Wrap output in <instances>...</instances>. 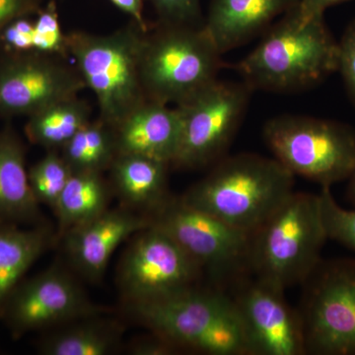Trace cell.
<instances>
[{
	"instance_id": "3957f363",
	"label": "cell",
	"mask_w": 355,
	"mask_h": 355,
	"mask_svg": "<svg viewBox=\"0 0 355 355\" xmlns=\"http://www.w3.org/2000/svg\"><path fill=\"white\" fill-rule=\"evenodd\" d=\"M327 240L319 193L293 191L250 233L248 272L284 289L302 284L323 260Z\"/></svg>"
},
{
	"instance_id": "d4e9b609",
	"label": "cell",
	"mask_w": 355,
	"mask_h": 355,
	"mask_svg": "<svg viewBox=\"0 0 355 355\" xmlns=\"http://www.w3.org/2000/svg\"><path fill=\"white\" fill-rule=\"evenodd\" d=\"M72 172L57 150L49 153L28 170L30 188L39 205L55 209Z\"/></svg>"
},
{
	"instance_id": "9c48e42d",
	"label": "cell",
	"mask_w": 355,
	"mask_h": 355,
	"mask_svg": "<svg viewBox=\"0 0 355 355\" xmlns=\"http://www.w3.org/2000/svg\"><path fill=\"white\" fill-rule=\"evenodd\" d=\"M151 224L171 236L211 277L216 287L233 284L248 272L249 234L193 209L179 200H167L149 216ZM223 289V288H222Z\"/></svg>"
},
{
	"instance_id": "e575fe53",
	"label": "cell",
	"mask_w": 355,
	"mask_h": 355,
	"mask_svg": "<svg viewBox=\"0 0 355 355\" xmlns=\"http://www.w3.org/2000/svg\"><path fill=\"white\" fill-rule=\"evenodd\" d=\"M349 190H347V196H349V198L350 202H352V205L355 207V167L354 171H352V175H350L349 178Z\"/></svg>"
},
{
	"instance_id": "7402d4cb",
	"label": "cell",
	"mask_w": 355,
	"mask_h": 355,
	"mask_svg": "<svg viewBox=\"0 0 355 355\" xmlns=\"http://www.w3.org/2000/svg\"><path fill=\"white\" fill-rule=\"evenodd\" d=\"M109 184L102 173H72L55 205L60 234L92 220L108 210Z\"/></svg>"
},
{
	"instance_id": "5bb4252c",
	"label": "cell",
	"mask_w": 355,
	"mask_h": 355,
	"mask_svg": "<svg viewBox=\"0 0 355 355\" xmlns=\"http://www.w3.org/2000/svg\"><path fill=\"white\" fill-rule=\"evenodd\" d=\"M230 294L241 321L249 355H304L297 311L287 303L286 289L259 277H244Z\"/></svg>"
},
{
	"instance_id": "603a6c76",
	"label": "cell",
	"mask_w": 355,
	"mask_h": 355,
	"mask_svg": "<svg viewBox=\"0 0 355 355\" xmlns=\"http://www.w3.org/2000/svg\"><path fill=\"white\" fill-rule=\"evenodd\" d=\"M90 121V107L77 96L53 103L28 116L25 135L35 146L58 150Z\"/></svg>"
},
{
	"instance_id": "83f0119b",
	"label": "cell",
	"mask_w": 355,
	"mask_h": 355,
	"mask_svg": "<svg viewBox=\"0 0 355 355\" xmlns=\"http://www.w3.org/2000/svg\"><path fill=\"white\" fill-rule=\"evenodd\" d=\"M159 22L202 25L200 0H148Z\"/></svg>"
},
{
	"instance_id": "ffe728a7",
	"label": "cell",
	"mask_w": 355,
	"mask_h": 355,
	"mask_svg": "<svg viewBox=\"0 0 355 355\" xmlns=\"http://www.w3.org/2000/svg\"><path fill=\"white\" fill-rule=\"evenodd\" d=\"M123 328L103 315L84 318L57 328L40 340L44 355H108L118 352Z\"/></svg>"
},
{
	"instance_id": "44dd1931",
	"label": "cell",
	"mask_w": 355,
	"mask_h": 355,
	"mask_svg": "<svg viewBox=\"0 0 355 355\" xmlns=\"http://www.w3.org/2000/svg\"><path fill=\"white\" fill-rule=\"evenodd\" d=\"M169 166L144 156L118 154L110 167L114 190L130 207L154 211L168 200Z\"/></svg>"
},
{
	"instance_id": "f1b7e54d",
	"label": "cell",
	"mask_w": 355,
	"mask_h": 355,
	"mask_svg": "<svg viewBox=\"0 0 355 355\" xmlns=\"http://www.w3.org/2000/svg\"><path fill=\"white\" fill-rule=\"evenodd\" d=\"M34 22L29 17H21L12 21L4 28L0 35L2 53H28L34 51L33 44Z\"/></svg>"
},
{
	"instance_id": "f546056e",
	"label": "cell",
	"mask_w": 355,
	"mask_h": 355,
	"mask_svg": "<svg viewBox=\"0 0 355 355\" xmlns=\"http://www.w3.org/2000/svg\"><path fill=\"white\" fill-rule=\"evenodd\" d=\"M338 42V64L345 88L355 106V20L349 23Z\"/></svg>"
},
{
	"instance_id": "30bf717a",
	"label": "cell",
	"mask_w": 355,
	"mask_h": 355,
	"mask_svg": "<svg viewBox=\"0 0 355 355\" xmlns=\"http://www.w3.org/2000/svg\"><path fill=\"white\" fill-rule=\"evenodd\" d=\"M252 92L244 81L216 79L189 101L178 105L182 133L173 165L202 168L224 157L246 114Z\"/></svg>"
},
{
	"instance_id": "d6986e66",
	"label": "cell",
	"mask_w": 355,
	"mask_h": 355,
	"mask_svg": "<svg viewBox=\"0 0 355 355\" xmlns=\"http://www.w3.org/2000/svg\"><path fill=\"white\" fill-rule=\"evenodd\" d=\"M53 241V230L46 224L20 228L14 223L0 222V316L25 273Z\"/></svg>"
},
{
	"instance_id": "6da1fadb",
	"label": "cell",
	"mask_w": 355,
	"mask_h": 355,
	"mask_svg": "<svg viewBox=\"0 0 355 355\" xmlns=\"http://www.w3.org/2000/svg\"><path fill=\"white\" fill-rule=\"evenodd\" d=\"M338 42L324 15L303 19L297 4L235 69L253 91L286 93L317 85L338 72Z\"/></svg>"
},
{
	"instance_id": "4dcf8cb0",
	"label": "cell",
	"mask_w": 355,
	"mask_h": 355,
	"mask_svg": "<svg viewBox=\"0 0 355 355\" xmlns=\"http://www.w3.org/2000/svg\"><path fill=\"white\" fill-rule=\"evenodd\" d=\"M43 0H0V35L9 23L38 13Z\"/></svg>"
},
{
	"instance_id": "ac0fdd59",
	"label": "cell",
	"mask_w": 355,
	"mask_h": 355,
	"mask_svg": "<svg viewBox=\"0 0 355 355\" xmlns=\"http://www.w3.org/2000/svg\"><path fill=\"white\" fill-rule=\"evenodd\" d=\"M0 222L42 223L28 179L24 146L9 127L0 132Z\"/></svg>"
},
{
	"instance_id": "8fae6325",
	"label": "cell",
	"mask_w": 355,
	"mask_h": 355,
	"mask_svg": "<svg viewBox=\"0 0 355 355\" xmlns=\"http://www.w3.org/2000/svg\"><path fill=\"white\" fill-rule=\"evenodd\" d=\"M202 272L171 236L151 224L121 259L119 286L128 304H139L197 286Z\"/></svg>"
},
{
	"instance_id": "4316f807",
	"label": "cell",
	"mask_w": 355,
	"mask_h": 355,
	"mask_svg": "<svg viewBox=\"0 0 355 355\" xmlns=\"http://www.w3.org/2000/svg\"><path fill=\"white\" fill-rule=\"evenodd\" d=\"M37 15L33 36L34 51L69 58L67 34L60 27L55 0L42 7Z\"/></svg>"
},
{
	"instance_id": "9a60e30c",
	"label": "cell",
	"mask_w": 355,
	"mask_h": 355,
	"mask_svg": "<svg viewBox=\"0 0 355 355\" xmlns=\"http://www.w3.org/2000/svg\"><path fill=\"white\" fill-rule=\"evenodd\" d=\"M151 225L149 216L125 209L106 210L101 216L65 233L70 263L89 282H99L110 259L121 243Z\"/></svg>"
},
{
	"instance_id": "836d02e7",
	"label": "cell",
	"mask_w": 355,
	"mask_h": 355,
	"mask_svg": "<svg viewBox=\"0 0 355 355\" xmlns=\"http://www.w3.org/2000/svg\"><path fill=\"white\" fill-rule=\"evenodd\" d=\"M116 8L128 14L133 22L137 23L144 31H148V26L144 19V1L142 0H110Z\"/></svg>"
},
{
	"instance_id": "e0dca14e",
	"label": "cell",
	"mask_w": 355,
	"mask_h": 355,
	"mask_svg": "<svg viewBox=\"0 0 355 355\" xmlns=\"http://www.w3.org/2000/svg\"><path fill=\"white\" fill-rule=\"evenodd\" d=\"M300 0H211L203 27L223 53L265 32Z\"/></svg>"
},
{
	"instance_id": "d6a6232c",
	"label": "cell",
	"mask_w": 355,
	"mask_h": 355,
	"mask_svg": "<svg viewBox=\"0 0 355 355\" xmlns=\"http://www.w3.org/2000/svg\"><path fill=\"white\" fill-rule=\"evenodd\" d=\"M345 1L349 0H300L298 10L301 17L307 20L316 16H324L327 9Z\"/></svg>"
},
{
	"instance_id": "ba28073f",
	"label": "cell",
	"mask_w": 355,
	"mask_h": 355,
	"mask_svg": "<svg viewBox=\"0 0 355 355\" xmlns=\"http://www.w3.org/2000/svg\"><path fill=\"white\" fill-rule=\"evenodd\" d=\"M302 286L306 354L355 355V260H322Z\"/></svg>"
},
{
	"instance_id": "7a4b0ae2",
	"label": "cell",
	"mask_w": 355,
	"mask_h": 355,
	"mask_svg": "<svg viewBox=\"0 0 355 355\" xmlns=\"http://www.w3.org/2000/svg\"><path fill=\"white\" fill-rule=\"evenodd\" d=\"M214 165L181 200L247 234L294 191V175L275 158L240 153Z\"/></svg>"
},
{
	"instance_id": "1f68e13d",
	"label": "cell",
	"mask_w": 355,
	"mask_h": 355,
	"mask_svg": "<svg viewBox=\"0 0 355 355\" xmlns=\"http://www.w3.org/2000/svg\"><path fill=\"white\" fill-rule=\"evenodd\" d=\"M154 336L144 338L132 345L130 354L135 355H169L181 350L178 345L164 336L154 333Z\"/></svg>"
},
{
	"instance_id": "5b68a950",
	"label": "cell",
	"mask_w": 355,
	"mask_h": 355,
	"mask_svg": "<svg viewBox=\"0 0 355 355\" xmlns=\"http://www.w3.org/2000/svg\"><path fill=\"white\" fill-rule=\"evenodd\" d=\"M146 32L132 21L109 34H67L69 57L74 60L85 88L95 95L98 118L113 128L147 101L140 76Z\"/></svg>"
},
{
	"instance_id": "2e32d148",
	"label": "cell",
	"mask_w": 355,
	"mask_h": 355,
	"mask_svg": "<svg viewBox=\"0 0 355 355\" xmlns=\"http://www.w3.org/2000/svg\"><path fill=\"white\" fill-rule=\"evenodd\" d=\"M114 132L118 154H135L173 165L181 141V116L177 107L147 100Z\"/></svg>"
},
{
	"instance_id": "cb8c5ba5",
	"label": "cell",
	"mask_w": 355,
	"mask_h": 355,
	"mask_svg": "<svg viewBox=\"0 0 355 355\" xmlns=\"http://www.w3.org/2000/svg\"><path fill=\"white\" fill-rule=\"evenodd\" d=\"M60 151L72 173H103L118 155L114 128L99 118L91 120Z\"/></svg>"
},
{
	"instance_id": "4fadbf2b",
	"label": "cell",
	"mask_w": 355,
	"mask_h": 355,
	"mask_svg": "<svg viewBox=\"0 0 355 355\" xmlns=\"http://www.w3.org/2000/svg\"><path fill=\"white\" fill-rule=\"evenodd\" d=\"M104 313V308L89 299L70 273L53 266L21 282L7 299L0 319L14 338H19Z\"/></svg>"
},
{
	"instance_id": "52a82bcc",
	"label": "cell",
	"mask_w": 355,
	"mask_h": 355,
	"mask_svg": "<svg viewBox=\"0 0 355 355\" xmlns=\"http://www.w3.org/2000/svg\"><path fill=\"white\" fill-rule=\"evenodd\" d=\"M263 137L295 176L330 187L349 179L355 167V130L340 121L282 114L266 123Z\"/></svg>"
},
{
	"instance_id": "8992f818",
	"label": "cell",
	"mask_w": 355,
	"mask_h": 355,
	"mask_svg": "<svg viewBox=\"0 0 355 355\" xmlns=\"http://www.w3.org/2000/svg\"><path fill=\"white\" fill-rule=\"evenodd\" d=\"M222 53L202 25L158 22L144 36L140 76L147 100L178 105L216 80Z\"/></svg>"
},
{
	"instance_id": "277c9868",
	"label": "cell",
	"mask_w": 355,
	"mask_h": 355,
	"mask_svg": "<svg viewBox=\"0 0 355 355\" xmlns=\"http://www.w3.org/2000/svg\"><path fill=\"white\" fill-rule=\"evenodd\" d=\"M135 316L181 349L209 355H249L230 294L197 286L167 297L130 305Z\"/></svg>"
},
{
	"instance_id": "7c38bea8",
	"label": "cell",
	"mask_w": 355,
	"mask_h": 355,
	"mask_svg": "<svg viewBox=\"0 0 355 355\" xmlns=\"http://www.w3.org/2000/svg\"><path fill=\"white\" fill-rule=\"evenodd\" d=\"M85 88L67 58L38 51L0 55V118L29 116Z\"/></svg>"
},
{
	"instance_id": "484cf974",
	"label": "cell",
	"mask_w": 355,
	"mask_h": 355,
	"mask_svg": "<svg viewBox=\"0 0 355 355\" xmlns=\"http://www.w3.org/2000/svg\"><path fill=\"white\" fill-rule=\"evenodd\" d=\"M319 197L322 220L328 239L355 251V209H345L338 205L330 187H322Z\"/></svg>"
}]
</instances>
